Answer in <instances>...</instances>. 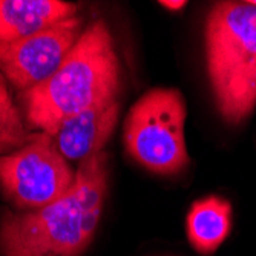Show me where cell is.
<instances>
[{"label":"cell","mask_w":256,"mask_h":256,"mask_svg":"<svg viewBox=\"0 0 256 256\" xmlns=\"http://www.w3.org/2000/svg\"><path fill=\"white\" fill-rule=\"evenodd\" d=\"M232 228V206L220 196H206L195 201L186 218L190 246L207 256L218 250Z\"/></svg>","instance_id":"obj_9"},{"label":"cell","mask_w":256,"mask_h":256,"mask_svg":"<svg viewBox=\"0 0 256 256\" xmlns=\"http://www.w3.org/2000/svg\"><path fill=\"white\" fill-rule=\"evenodd\" d=\"M108 154L83 161L76 180L54 202L0 218L2 256H80L97 232L108 195Z\"/></svg>","instance_id":"obj_1"},{"label":"cell","mask_w":256,"mask_h":256,"mask_svg":"<svg viewBox=\"0 0 256 256\" xmlns=\"http://www.w3.org/2000/svg\"><path fill=\"white\" fill-rule=\"evenodd\" d=\"M32 136L34 134L23 124L20 112L12 103L5 77L0 74V154L23 148Z\"/></svg>","instance_id":"obj_10"},{"label":"cell","mask_w":256,"mask_h":256,"mask_svg":"<svg viewBox=\"0 0 256 256\" xmlns=\"http://www.w3.org/2000/svg\"><path fill=\"white\" fill-rule=\"evenodd\" d=\"M74 180V169L44 132H36L28 144L0 155V189L20 210L54 202L71 189Z\"/></svg>","instance_id":"obj_5"},{"label":"cell","mask_w":256,"mask_h":256,"mask_svg":"<svg viewBox=\"0 0 256 256\" xmlns=\"http://www.w3.org/2000/svg\"><path fill=\"white\" fill-rule=\"evenodd\" d=\"M77 8L60 0H0V42L30 37L76 17Z\"/></svg>","instance_id":"obj_8"},{"label":"cell","mask_w":256,"mask_h":256,"mask_svg":"<svg viewBox=\"0 0 256 256\" xmlns=\"http://www.w3.org/2000/svg\"><path fill=\"white\" fill-rule=\"evenodd\" d=\"M160 5H162L168 10H172V11H176V10H181L186 6V2L184 0H161Z\"/></svg>","instance_id":"obj_11"},{"label":"cell","mask_w":256,"mask_h":256,"mask_svg":"<svg viewBox=\"0 0 256 256\" xmlns=\"http://www.w3.org/2000/svg\"><path fill=\"white\" fill-rule=\"evenodd\" d=\"M82 20L71 17L16 42H0V72L25 92L48 80L80 38Z\"/></svg>","instance_id":"obj_6"},{"label":"cell","mask_w":256,"mask_h":256,"mask_svg":"<svg viewBox=\"0 0 256 256\" xmlns=\"http://www.w3.org/2000/svg\"><path fill=\"white\" fill-rule=\"evenodd\" d=\"M122 66L104 20L83 30L57 71L20 96L28 129L54 135L57 128L92 106L117 102Z\"/></svg>","instance_id":"obj_2"},{"label":"cell","mask_w":256,"mask_h":256,"mask_svg":"<svg viewBox=\"0 0 256 256\" xmlns=\"http://www.w3.org/2000/svg\"><path fill=\"white\" fill-rule=\"evenodd\" d=\"M248 4H252V5H254V6H256V0H248Z\"/></svg>","instance_id":"obj_12"},{"label":"cell","mask_w":256,"mask_h":256,"mask_svg":"<svg viewBox=\"0 0 256 256\" xmlns=\"http://www.w3.org/2000/svg\"><path fill=\"white\" fill-rule=\"evenodd\" d=\"M206 58L221 117L240 124L256 104V6L220 2L206 18Z\"/></svg>","instance_id":"obj_3"},{"label":"cell","mask_w":256,"mask_h":256,"mask_svg":"<svg viewBox=\"0 0 256 256\" xmlns=\"http://www.w3.org/2000/svg\"><path fill=\"white\" fill-rule=\"evenodd\" d=\"M186 103L178 89L155 88L140 97L124 120V146L134 161L160 175L189 166L184 140Z\"/></svg>","instance_id":"obj_4"},{"label":"cell","mask_w":256,"mask_h":256,"mask_svg":"<svg viewBox=\"0 0 256 256\" xmlns=\"http://www.w3.org/2000/svg\"><path fill=\"white\" fill-rule=\"evenodd\" d=\"M120 103L92 106L66 118L52 135L54 143L66 160L83 161L102 152L118 123Z\"/></svg>","instance_id":"obj_7"}]
</instances>
